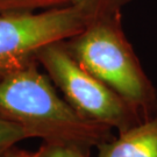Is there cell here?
I'll return each mask as SVG.
<instances>
[{
	"label": "cell",
	"instance_id": "1",
	"mask_svg": "<svg viewBox=\"0 0 157 157\" xmlns=\"http://www.w3.org/2000/svg\"><path fill=\"white\" fill-rule=\"evenodd\" d=\"M33 62L0 78V117L20 124L30 137L86 150L112 139L113 129L82 117L48 75Z\"/></svg>",
	"mask_w": 157,
	"mask_h": 157
},
{
	"label": "cell",
	"instance_id": "2",
	"mask_svg": "<svg viewBox=\"0 0 157 157\" xmlns=\"http://www.w3.org/2000/svg\"><path fill=\"white\" fill-rule=\"evenodd\" d=\"M64 43L82 67L118 93L143 120L157 113L156 89L124 35L121 14L92 20Z\"/></svg>",
	"mask_w": 157,
	"mask_h": 157
},
{
	"label": "cell",
	"instance_id": "3",
	"mask_svg": "<svg viewBox=\"0 0 157 157\" xmlns=\"http://www.w3.org/2000/svg\"><path fill=\"white\" fill-rule=\"evenodd\" d=\"M36 61L64 99L85 119L118 133L143 121L127 101L76 61L64 41L44 47Z\"/></svg>",
	"mask_w": 157,
	"mask_h": 157
},
{
	"label": "cell",
	"instance_id": "4",
	"mask_svg": "<svg viewBox=\"0 0 157 157\" xmlns=\"http://www.w3.org/2000/svg\"><path fill=\"white\" fill-rule=\"evenodd\" d=\"M90 22L71 5L0 13V78L36 62L44 47L67 41Z\"/></svg>",
	"mask_w": 157,
	"mask_h": 157
},
{
	"label": "cell",
	"instance_id": "5",
	"mask_svg": "<svg viewBox=\"0 0 157 157\" xmlns=\"http://www.w3.org/2000/svg\"><path fill=\"white\" fill-rule=\"evenodd\" d=\"M97 157H157V113L97 147Z\"/></svg>",
	"mask_w": 157,
	"mask_h": 157
},
{
	"label": "cell",
	"instance_id": "6",
	"mask_svg": "<svg viewBox=\"0 0 157 157\" xmlns=\"http://www.w3.org/2000/svg\"><path fill=\"white\" fill-rule=\"evenodd\" d=\"M132 0H67L69 5L82 11L92 20L98 17L121 14L124 5Z\"/></svg>",
	"mask_w": 157,
	"mask_h": 157
},
{
	"label": "cell",
	"instance_id": "7",
	"mask_svg": "<svg viewBox=\"0 0 157 157\" xmlns=\"http://www.w3.org/2000/svg\"><path fill=\"white\" fill-rule=\"evenodd\" d=\"M69 5L67 0H0V13L13 11H39Z\"/></svg>",
	"mask_w": 157,
	"mask_h": 157
},
{
	"label": "cell",
	"instance_id": "8",
	"mask_svg": "<svg viewBox=\"0 0 157 157\" xmlns=\"http://www.w3.org/2000/svg\"><path fill=\"white\" fill-rule=\"evenodd\" d=\"M35 152L36 157H90V150L64 143L44 142Z\"/></svg>",
	"mask_w": 157,
	"mask_h": 157
},
{
	"label": "cell",
	"instance_id": "9",
	"mask_svg": "<svg viewBox=\"0 0 157 157\" xmlns=\"http://www.w3.org/2000/svg\"><path fill=\"white\" fill-rule=\"evenodd\" d=\"M30 136L27 130L12 121L0 117V152L5 151L15 143L25 139H29Z\"/></svg>",
	"mask_w": 157,
	"mask_h": 157
},
{
	"label": "cell",
	"instance_id": "10",
	"mask_svg": "<svg viewBox=\"0 0 157 157\" xmlns=\"http://www.w3.org/2000/svg\"><path fill=\"white\" fill-rule=\"evenodd\" d=\"M0 157H36V152H28L12 147L5 151L0 152Z\"/></svg>",
	"mask_w": 157,
	"mask_h": 157
}]
</instances>
